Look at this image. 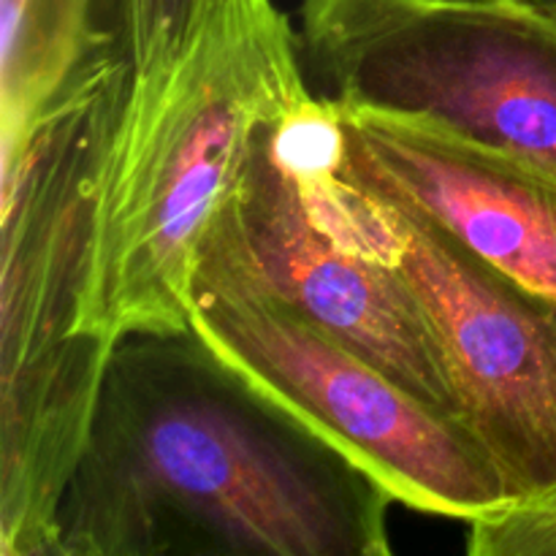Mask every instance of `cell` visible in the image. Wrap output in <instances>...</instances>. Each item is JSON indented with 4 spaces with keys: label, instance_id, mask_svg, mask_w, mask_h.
<instances>
[{
    "label": "cell",
    "instance_id": "1",
    "mask_svg": "<svg viewBox=\"0 0 556 556\" xmlns=\"http://www.w3.org/2000/svg\"><path fill=\"white\" fill-rule=\"evenodd\" d=\"M389 489L199 334L112 348L54 556H386Z\"/></svg>",
    "mask_w": 556,
    "mask_h": 556
},
{
    "label": "cell",
    "instance_id": "2",
    "mask_svg": "<svg viewBox=\"0 0 556 556\" xmlns=\"http://www.w3.org/2000/svg\"><path fill=\"white\" fill-rule=\"evenodd\" d=\"M275 0H193L179 33L130 65L92 185L79 334L114 348L190 329L206 228L261 136L318 98Z\"/></svg>",
    "mask_w": 556,
    "mask_h": 556
},
{
    "label": "cell",
    "instance_id": "3",
    "mask_svg": "<svg viewBox=\"0 0 556 556\" xmlns=\"http://www.w3.org/2000/svg\"><path fill=\"white\" fill-rule=\"evenodd\" d=\"M130 60L98 54L36 128L3 144L0 554L54 556L63 489L112 348L79 334L92 185Z\"/></svg>",
    "mask_w": 556,
    "mask_h": 556
},
{
    "label": "cell",
    "instance_id": "4",
    "mask_svg": "<svg viewBox=\"0 0 556 556\" xmlns=\"http://www.w3.org/2000/svg\"><path fill=\"white\" fill-rule=\"evenodd\" d=\"M190 331L253 386L367 467L396 503L465 525L514 503L476 434L277 299L220 215L190 286Z\"/></svg>",
    "mask_w": 556,
    "mask_h": 556
},
{
    "label": "cell",
    "instance_id": "5",
    "mask_svg": "<svg viewBox=\"0 0 556 556\" xmlns=\"http://www.w3.org/2000/svg\"><path fill=\"white\" fill-rule=\"evenodd\" d=\"M342 106L438 123L556 177V22L525 0H304Z\"/></svg>",
    "mask_w": 556,
    "mask_h": 556
},
{
    "label": "cell",
    "instance_id": "6",
    "mask_svg": "<svg viewBox=\"0 0 556 556\" xmlns=\"http://www.w3.org/2000/svg\"><path fill=\"white\" fill-rule=\"evenodd\" d=\"M337 147V106L318 98L261 136L237 193L217 215L277 299L465 424L421 304L342 195Z\"/></svg>",
    "mask_w": 556,
    "mask_h": 556
},
{
    "label": "cell",
    "instance_id": "7",
    "mask_svg": "<svg viewBox=\"0 0 556 556\" xmlns=\"http://www.w3.org/2000/svg\"><path fill=\"white\" fill-rule=\"evenodd\" d=\"M342 195L400 269L432 329L465 427L514 503L556 486V299L472 253L418 206L353 177Z\"/></svg>",
    "mask_w": 556,
    "mask_h": 556
},
{
    "label": "cell",
    "instance_id": "8",
    "mask_svg": "<svg viewBox=\"0 0 556 556\" xmlns=\"http://www.w3.org/2000/svg\"><path fill=\"white\" fill-rule=\"evenodd\" d=\"M353 177L418 206L472 253L556 299V177L421 117L334 103Z\"/></svg>",
    "mask_w": 556,
    "mask_h": 556
},
{
    "label": "cell",
    "instance_id": "9",
    "mask_svg": "<svg viewBox=\"0 0 556 556\" xmlns=\"http://www.w3.org/2000/svg\"><path fill=\"white\" fill-rule=\"evenodd\" d=\"M0 9V123L3 144H14L114 43L98 27V0H3Z\"/></svg>",
    "mask_w": 556,
    "mask_h": 556
},
{
    "label": "cell",
    "instance_id": "10",
    "mask_svg": "<svg viewBox=\"0 0 556 556\" xmlns=\"http://www.w3.org/2000/svg\"><path fill=\"white\" fill-rule=\"evenodd\" d=\"M472 556H556V486L467 525Z\"/></svg>",
    "mask_w": 556,
    "mask_h": 556
},
{
    "label": "cell",
    "instance_id": "11",
    "mask_svg": "<svg viewBox=\"0 0 556 556\" xmlns=\"http://www.w3.org/2000/svg\"><path fill=\"white\" fill-rule=\"evenodd\" d=\"M193 0H98V27L136 65L163 38L179 33Z\"/></svg>",
    "mask_w": 556,
    "mask_h": 556
},
{
    "label": "cell",
    "instance_id": "12",
    "mask_svg": "<svg viewBox=\"0 0 556 556\" xmlns=\"http://www.w3.org/2000/svg\"><path fill=\"white\" fill-rule=\"evenodd\" d=\"M525 3L535 5L538 11H543V14L552 16V20L556 22V0H525Z\"/></svg>",
    "mask_w": 556,
    "mask_h": 556
}]
</instances>
